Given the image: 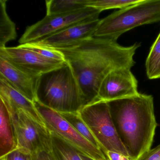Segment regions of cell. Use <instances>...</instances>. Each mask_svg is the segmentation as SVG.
<instances>
[{
	"label": "cell",
	"instance_id": "obj_1",
	"mask_svg": "<svg viewBox=\"0 0 160 160\" xmlns=\"http://www.w3.org/2000/svg\"><path fill=\"white\" fill-rule=\"evenodd\" d=\"M140 46L138 43L122 46L117 41L93 37L59 51L74 74L86 105L97 101L100 86L109 73L134 65V56Z\"/></svg>",
	"mask_w": 160,
	"mask_h": 160
},
{
	"label": "cell",
	"instance_id": "obj_2",
	"mask_svg": "<svg viewBox=\"0 0 160 160\" xmlns=\"http://www.w3.org/2000/svg\"><path fill=\"white\" fill-rule=\"evenodd\" d=\"M107 102L120 139L129 156L138 160L151 149L157 127L153 97L139 93Z\"/></svg>",
	"mask_w": 160,
	"mask_h": 160
},
{
	"label": "cell",
	"instance_id": "obj_3",
	"mask_svg": "<svg viewBox=\"0 0 160 160\" xmlns=\"http://www.w3.org/2000/svg\"><path fill=\"white\" fill-rule=\"evenodd\" d=\"M36 101L59 113L78 112L86 105L79 84L66 62L40 76Z\"/></svg>",
	"mask_w": 160,
	"mask_h": 160
},
{
	"label": "cell",
	"instance_id": "obj_4",
	"mask_svg": "<svg viewBox=\"0 0 160 160\" xmlns=\"http://www.w3.org/2000/svg\"><path fill=\"white\" fill-rule=\"evenodd\" d=\"M160 22V0H140L100 20L94 37L117 41L121 35L142 25Z\"/></svg>",
	"mask_w": 160,
	"mask_h": 160
},
{
	"label": "cell",
	"instance_id": "obj_5",
	"mask_svg": "<svg viewBox=\"0 0 160 160\" xmlns=\"http://www.w3.org/2000/svg\"><path fill=\"white\" fill-rule=\"evenodd\" d=\"M79 112L105 156L108 151H111L130 156L116 131L107 102L97 101L88 104Z\"/></svg>",
	"mask_w": 160,
	"mask_h": 160
},
{
	"label": "cell",
	"instance_id": "obj_6",
	"mask_svg": "<svg viewBox=\"0 0 160 160\" xmlns=\"http://www.w3.org/2000/svg\"><path fill=\"white\" fill-rule=\"evenodd\" d=\"M101 12L94 8L87 7L65 13L46 15L42 20L27 28L19 39V43L37 42L73 25L99 19Z\"/></svg>",
	"mask_w": 160,
	"mask_h": 160
},
{
	"label": "cell",
	"instance_id": "obj_7",
	"mask_svg": "<svg viewBox=\"0 0 160 160\" xmlns=\"http://www.w3.org/2000/svg\"><path fill=\"white\" fill-rule=\"evenodd\" d=\"M10 114L17 148L32 154L42 151H52V132L45 123L34 119L22 110Z\"/></svg>",
	"mask_w": 160,
	"mask_h": 160
},
{
	"label": "cell",
	"instance_id": "obj_8",
	"mask_svg": "<svg viewBox=\"0 0 160 160\" xmlns=\"http://www.w3.org/2000/svg\"><path fill=\"white\" fill-rule=\"evenodd\" d=\"M47 126L53 132L77 149L82 154L94 160H108L100 149L91 143L74 129L59 113L34 102Z\"/></svg>",
	"mask_w": 160,
	"mask_h": 160
},
{
	"label": "cell",
	"instance_id": "obj_9",
	"mask_svg": "<svg viewBox=\"0 0 160 160\" xmlns=\"http://www.w3.org/2000/svg\"><path fill=\"white\" fill-rule=\"evenodd\" d=\"M138 82L131 69L122 68L109 73L104 79L98 92V100L105 102L138 94Z\"/></svg>",
	"mask_w": 160,
	"mask_h": 160
},
{
	"label": "cell",
	"instance_id": "obj_10",
	"mask_svg": "<svg viewBox=\"0 0 160 160\" xmlns=\"http://www.w3.org/2000/svg\"><path fill=\"white\" fill-rule=\"evenodd\" d=\"M100 20H88L75 24L35 43L58 50L74 47L94 37Z\"/></svg>",
	"mask_w": 160,
	"mask_h": 160
},
{
	"label": "cell",
	"instance_id": "obj_11",
	"mask_svg": "<svg viewBox=\"0 0 160 160\" xmlns=\"http://www.w3.org/2000/svg\"><path fill=\"white\" fill-rule=\"evenodd\" d=\"M0 57H3L21 69L37 76L57 69L65 62L48 59L18 46L0 48Z\"/></svg>",
	"mask_w": 160,
	"mask_h": 160
},
{
	"label": "cell",
	"instance_id": "obj_12",
	"mask_svg": "<svg viewBox=\"0 0 160 160\" xmlns=\"http://www.w3.org/2000/svg\"><path fill=\"white\" fill-rule=\"evenodd\" d=\"M40 76L30 73L0 57V77L32 102L36 100Z\"/></svg>",
	"mask_w": 160,
	"mask_h": 160
},
{
	"label": "cell",
	"instance_id": "obj_13",
	"mask_svg": "<svg viewBox=\"0 0 160 160\" xmlns=\"http://www.w3.org/2000/svg\"><path fill=\"white\" fill-rule=\"evenodd\" d=\"M0 98L3 100L10 113L22 110L34 119L45 123L34 102L14 88L1 77H0Z\"/></svg>",
	"mask_w": 160,
	"mask_h": 160
},
{
	"label": "cell",
	"instance_id": "obj_14",
	"mask_svg": "<svg viewBox=\"0 0 160 160\" xmlns=\"http://www.w3.org/2000/svg\"><path fill=\"white\" fill-rule=\"evenodd\" d=\"M0 102V158L17 148L12 117L2 98Z\"/></svg>",
	"mask_w": 160,
	"mask_h": 160
},
{
	"label": "cell",
	"instance_id": "obj_15",
	"mask_svg": "<svg viewBox=\"0 0 160 160\" xmlns=\"http://www.w3.org/2000/svg\"><path fill=\"white\" fill-rule=\"evenodd\" d=\"M52 132V153L56 160H83L81 152L73 146Z\"/></svg>",
	"mask_w": 160,
	"mask_h": 160
},
{
	"label": "cell",
	"instance_id": "obj_16",
	"mask_svg": "<svg viewBox=\"0 0 160 160\" xmlns=\"http://www.w3.org/2000/svg\"><path fill=\"white\" fill-rule=\"evenodd\" d=\"M6 2V0H0V48L17 37L15 24L7 12Z\"/></svg>",
	"mask_w": 160,
	"mask_h": 160
},
{
	"label": "cell",
	"instance_id": "obj_17",
	"mask_svg": "<svg viewBox=\"0 0 160 160\" xmlns=\"http://www.w3.org/2000/svg\"><path fill=\"white\" fill-rule=\"evenodd\" d=\"M88 0H47V14L65 13L87 7Z\"/></svg>",
	"mask_w": 160,
	"mask_h": 160
},
{
	"label": "cell",
	"instance_id": "obj_18",
	"mask_svg": "<svg viewBox=\"0 0 160 160\" xmlns=\"http://www.w3.org/2000/svg\"><path fill=\"white\" fill-rule=\"evenodd\" d=\"M145 67L148 79L160 78V32L151 47Z\"/></svg>",
	"mask_w": 160,
	"mask_h": 160
},
{
	"label": "cell",
	"instance_id": "obj_19",
	"mask_svg": "<svg viewBox=\"0 0 160 160\" xmlns=\"http://www.w3.org/2000/svg\"><path fill=\"white\" fill-rule=\"evenodd\" d=\"M59 114L80 134L82 135L94 146L101 149L99 143L89 128L82 119L79 111L74 112H60Z\"/></svg>",
	"mask_w": 160,
	"mask_h": 160
},
{
	"label": "cell",
	"instance_id": "obj_20",
	"mask_svg": "<svg viewBox=\"0 0 160 160\" xmlns=\"http://www.w3.org/2000/svg\"><path fill=\"white\" fill-rule=\"evenodd\" d=\"M140 0H88L87 7L94 8L101 12L110 9H123L136 4Z\"/></svg>",
	"mask_w": 160,
	"mask_h": 160
},
{
	"label": "cell",
	"instance_id": "obj_21",
	"mask_svg": "<svg viewBox=\"0 0 160 160\" xmlns=\"http://www.w3.org/2000/svg\"><path fill=\"white\" fill-rule=\"evenodd\" d=\"M18 46L33 51L38 55L48 59L60 62H65L63 54L59 50L44 47L35 43H29L24 44H20L18 45Z\"/></svg>",
	"mask_w": 160,
	"mask_h": 160
},
{
	"label": "cell",
	"instance_id": "obj_22",
	"mask_svg": "<svg viewBox=\"0 0 160 160\" xmlns=\"http://www.w3.org/2000/svg\"><path fill=\"white\" fill-rule=\"evenodd\" d=\"M1 160H32V155L27 151L17 148L1 158Z\"/></svg>",
	"mask_w": 160,
	"mask_h": 160
},
{
	"label": "cell",
	"instance_id": "obj_23",
	"mask_svg": "<svg viewBox=\"0 0 160 160\" xmlns=\"http://www.w3.org/2000/svg\"><path fill=\"white\" fill-rule=\"evenodd\" d=\"M138 160H160V144L149 150Z\"/></svg>",
	"mask_w": 160,
	"mask_h": 160
},
{
	"label": "cell",
	"instance_id": "obj_24",
	"mask_svg": "<svg viewBox=\"0 0 160 160\" xmlns=\"http://www.w3.org/2000/svg\"><path fill=\"white\" fill-rule=\"evenodd\" d=\"M32 160H56L52 152L42 151L33 153Z\"/></svg>",
	"mask_w": 160,
	"mask_h": 160
},
{
	"label": "cell",
	"instance_id": "obj_25",
	"mask_svg": "<svg viewBox=\"0 0 160 160\" xmlns=\"http://www.w3.org/2000/svg\"><path fill=\"white\" fill-rule=\"evenodd\" d=\"M106 156L108 160H134L130 156L114 152L108 151Z\"/></svg>",
	"mask_w": 160,
	"mask_h": 160
},
{
	"label": "cell",
	"instance_id": "obj_26",
	"mask_svg": "<svg viewBox=\"0 0 160 160\" xmlns=\"http://www.w3.org/2000/svg\"><path fill=\"white\" fill-rule=\"evenodd\" d=\"M80 155H81V158H82L83 160H94L93 159H92V158H89V157L82 154V153H81Z\"/></svg>",
	"mask_w": 160,
	"mask_h": 160
}]
</instances>
